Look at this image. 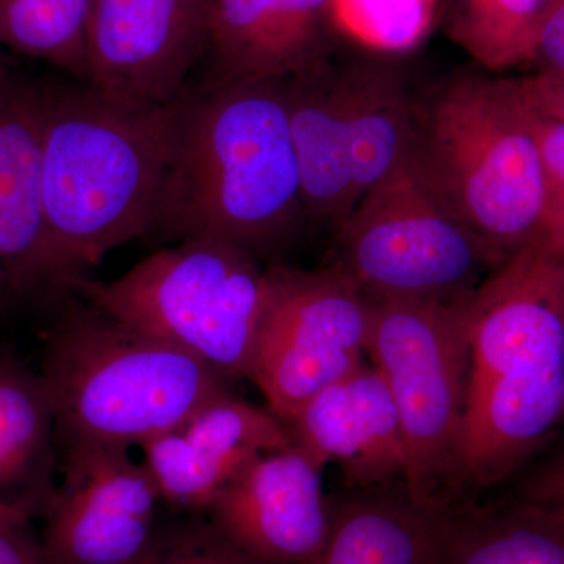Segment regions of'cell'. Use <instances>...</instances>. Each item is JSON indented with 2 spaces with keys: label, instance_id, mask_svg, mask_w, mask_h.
Segmentation results:
<instances>
[{
  "label": "cell",
  "instance_id": "6da1fadb",
  "mask_svg": "<svg viewBox=\"0 0 564 564\" xmlns=\"http://www.w3.org/2000/svg\"><path fill=\"white\" fill-rule=\"evenodd\" d=\"M469 372L456 502L503 484L564 423V259L544 236L466 300Z\"/></svg>",
  "mask_w": 564,
  "mask_h": 564
},
{
  "label": "cell",
  "instance_id": "7a4b0ae2",
  "mask_svg": "<svg viewBox=\"0 0 564 564\" xmlns=\"http://www.w3.org/2000/svg\"><path fill=\"white\" fill-rule=\"evenodd\" d=\"M41 88L46 292H65L122 243L151 231L177 99L150 104L80 85Z\"/></svg>",
  "mask_w": 564,
  "mask_h": 564
},
{
  "label": "cell",
  "instance_id": "3957f363",
  "mask_svg": "<svg viewBox=\"0 0 564 564\" xmlns=\"http://www.w3.org/2000/svg\"><path fill=\"white\" fill-rule=\"evenodd\" d=\"M306 218L282 79L185 91L150 232L258 254L288 242Z\"/></svg>",
  "mask_w": 564,
  "mask_h": 564
},
{
  "label": "cell",
  "instance_id": "277c9868",
  "mask_svg": "<svg viewBox=\"0 0 564 564\" xmlns=\"http://www.w3.org/2000/svg\"><path fill=\"white\" fill-rule=\"evenodd\" d=\"M84 302V300H82ZM41 377L54 413L57 464L129 451L184 425L229 381L173 345L87 303H68L44 337Z\"/></svg>",
  "mask_w": 564,
  "mask_h": 564
},
{
  "label": "cell",
  "instance_id": "5b68a950",
  "mask_svg": "<svg viewBox=\"0 0 564 564\" xmlns=\"http://www.w3.org/2000/svg\"><path fill=\"white\" fill-rule=\"evenodd\" d=\"M410 166L448 214L508 258L543 236L547 187L518 79L459 76L422 98Z\"/></svg>",
  "mask_w": 564,
  "mask_h": 564
},
{
  "label": "cell",
  "instance_id": "8992f818",
  "mask_svg": "<svg viewBox=\"0 0 564 564\" xmlns=\"http://www.w3.org/2000/svg\"><path fill=\"white\" fill-rule=\"evenodd\" d=\"M65 292L188 352L229 383L250 380L269 282L245 248L185 240L148 256L117 280L82 276Z\"/></svg>",
  "mask_w": 564,
  "mask_h": 564
},
{
  "label": "cell",
  "instance_id": "52a82bcc",
  "mask_svg": "<svg viewBox=\"0 0 564 564\" xmlns=\"http://www.w3.org/2000/svg\"><path fill=\"white\" fill-rule=\"evenodd\" d=\"M508 256L456 220L410 161L378 184L336 229L332 269L367 300L469 299Z\"/></svg>",
  "mask_w": 564,
  "mask_h": 564
},
{
  "label": "cell",
  "instance_id": "ba28073f",
  "mask_svg": "<svg viewBox=\"0 0 564 564\" xmlns=\"http://www.w3.org/2000/svg\"><path fill=\"white\" fill-rule=\"evenodd\" d=\"M366 355L402 429L404 484L422 499L452 496L469 372L466 300H370Z\"/></svg>",
  "mask_w": 564,
  "mask_h": 564
},
{
  "label": "cell",
  "instance_id": "9c48e42d",
  "mask_svg": "<svg viewBox=\"0 0 564 564\" xmlns=\"http://www.w3.org/2000/svg\"><path fill=\"white\" fill-rule=\"evenodd\" d=\"M267 282L250 380L285 425L367 361L370 303L329 265L315 272L269 267Z\"/></svg>",
  "mask_w": 564,
  "mask_h": 564
},
{
  "label": "cell",
  "instance_id": "30bf717a",
  "mask_svg": "<svg viewBox=\"0 0 564 564\" xmlns=\"http://www.w3.org/2000/svg\"><path fill=\"white\" fill-rule=\"evenodd\" d=\"M63 484L44 510V551L52 564H140L162 525L158 486L129 451L62 459Z\"/></svg>",
  "mask_w": 564,
  "mask_h": 564
},
{
  "label": "cell",
  "instance_id": "8fae6325",
  "mask_svg": "<svg viewBox=\"0 0 564 564\" xmlns=\"http://www.w3.org/2000/svg\"><path fill=\"white\" fill-rule=\"evenodd\" d=\"M212 0H91L88 84L131 101L173 104L206 52Z\"/></svg>",
  "mask_w": 564,
  "mask_h": 564
},
{
  "label": "cell",
  "instance_id": "7c38bea8",
  "mask_svg": "<svg viewBox=\"0 0 564 564\" xmlns=\"http://www.w3.org/2000/svg\"><path fill=\"white\" fill-rule=\"evenodd\" d=\"M322 473L296 445L258 456L215 496L207 522L262 564H315L329 532Z\"/></svg>",
  "mask_w": 564,
  "mask_h": 564
},
{
  "label": "cell",
  "instance_id": "4fadbf2b",
  "mask_svg": "<svg viewBox=\"0 0 564 564\" xmlns=\"http://www.w3.org/2000/svg\"><path fill=\"white\" fill-rule=\"evenodd\" d=\"M293 445L318 466L336 463L350 489L404 481L406 454L388 386L369 359L313 397L285 423Z\"/></svg>",
  "mask_w": 564,
  "mask_h": 564
},
{
  "label": "cell",
  "instance_id": "5bb4252c",
  "mask_svg": "<svg viewBox=\"0 0 564 564\" xmlns=\"http://www.w3.org/2000/svg\"><path fill=\"white\" fill-rule=\"evenodd\" d=\"M333 0H212L204 84L280 80L334 54Z\"/></svg>",
  "mask_w": 564,
  "mask_h": 564
},
{
  "label": "cell",
  "instance_id": "9a60e30c",
  "mask_svg": "<svg viewBox=\"0 0 564 564\" xmlns=\"http://www.w3.org/2000/svg\"><path fill=\"white\" fill-rule=\"evenodd\" d=\"M422 499L404 481L329 497V532L315 564H443L456 505Z\"/></svg>",
  "mask_w": 564,
  "mask_h": 564
},
{
  "label": "cell",
  "instance_id": "2e32d148",
  "mask_svg": "<svg viewBox=\"0 0 564 564\" xmlns=\"http://www.w3.org/2000/svg\"><path fill=\"white\" fill-rule=\"evenodd\" d=\"M40 162L41 88L13 79L0 95V302L46 292Z\"/></svg>",
  "mask_w": 564,
  "mask_h": 564
},
{
  "label": "cell",
  "instance_id": "e0dca14e",
  "mask_svg": "<svg viewBox=\"0 0 564 564\" xmlns=\"http://www.w3.org/2000/svg\"><path fill=\"white\" fill-rule=\"evenodd\" d=\"M307 218L337 229L356 207L348 159V62L334 54L282 79Z\"/></svg>",
  "mask_w": 564,
  "mask_h": 564
},
{
  "label": "cell",
  "instance_id": "ac0fdd59",
  "mask_svg": "<svg viewBox=\"0 0 564 564\" xmlns=\"http://www.w3.org/2000/svg\"><path fill=\"white\" fill-rule=\"evenodd\" d=\"M54 413L41 373L0 351V505L43 514L54 496Z\"/></svg>",
  "mask_w": 564,
  "mask_h": 564
},
{
  "label": "cell",
  "instance_id": "d6986e66",
  "mask_svg": "<svg viewBox=\"0 0 564 564\" xmlns=\"http://www.w3.org/2000/svg\"><path fill=\"white\" fill-rule=\"evenodd\" d=\"M421 99L392 66L348 62V159L356 206L410 161Z\"/></svg>",
  "mask_w": 564,
  "mask_h": 564
},
{
  "label": "cell",
  "instance_id": "ffe728a7",
  "mask_svg": "<svg viewBox=\"0 0 564 564\" xmlns=\"http://www.w3.org/2000/svg\"><path fill=\"white\" fill-rule=\"evenodd\" d=\"M443 564H564V507L463 500Z\"/></svg>",
  "mask_w": 564,
  "mask_h": 564
},
{
  "label": "cell",
  "instance_id": "44dd1931",
  "mask_svg": "<svg viewBox=\"0 0 564 564\" xmlns=\"http://www.w3.org/2000/svg\"><path fill=\"white\" fill-rule=\"evenodd\" d=\"M180 429L226 484L258 456L293 445L280 419L231 391L204 403Z\"/></svg>",
  "mask_w": 564,
  "mask_h": 564
},
{
  "label": "cell",
  "instance_id": "7402d4cb",
  "mask_svg": "<svg viewBox=\"0 0 564 564\" xmlns=\"http://www.w3.org/2000/svg\"><path fill=\"white\" fill-rule=\"evenodd\" d=\"M91 0H0V47L88 82Z\"/></svg>",
  "mask_w": 564,
  "mask_h": 564
},
{
  "label": "cell",
  "instance_id": "603a6c76",
  "mask_svg": "<svg viewBox=\"0 0 564 564\" xmlns=\"http://www.w3.org/2000/svg\"><path fill=\"white\" fill-rule=\"evenodd\" d=\"M545 0H452L448 35L481 68L500 73L534 63Z\"/></svg>",
  "mask_w": 564,
  "mask_h": 564
},
{
  "label": "cell",
  "instance_id": "cb8c5ba5",
  "mask_svg": "<svg viewBox=\"0 0 564 564\" xmlns=\"http://www.w3.org/2000/svg\"><path fill=\"white\" fill-rule=\"evenodd\" d=\"M140 447L162 502L173 510L204 513L226 485L181 429L158 434Z\"/></svg>",
  "mask_w": 564,
  "mask_h": 564
},
{
  "label": "cell",
  "instance_id": "d4e9b609",
  "mask_svg": "<svg viewBox=\"0 0 564 564\" xmlns=\"http://www.w3.org/2000/svg\"><path fill=\"white\" fill-rule=\"evenodd\" d=\"M434 0H333L337 33L348 32L377 46H403L421 35Z\"/></svg>",
  "mask_w": 564,
  "mask_h": 564
},
{
  "label": "cell",
  "instance_id": "484cf974",
  "mask_svg": "<svg viewBox=\"0 0 564 564\" xmlns=\"http://www.w3.org/2000/svg\"><path fill=\"white\" fill-rule=\"evenodd\" d=\"M140 564H262L245 554L207 521L163 527L158 543Z\"/></svg>",
  "mask_w": 564,
  "mask_h": 564
},
{
  "label": "cell",
  "instance_id": "4316f807",
  "mask_svg": "<svg viewBox=\"0 0 564 564\" xmlns=\"http://www.w3.org/2000/svg\"><path fill=\"white\" fill-rule=\"evenodd\" d=\"M529 107L534 140L543 163L551 215L564 210V120L534 109L530 102Z\"/></svg>",
  "mask_w": 564,
  "mask_h": 564
},
{
  "label": "cell",
  "instance_id": "83f0119b",
  "mask_svg": "<svg viewBox=\"0 0 564 564\" xmlns=\"http://www.w3.org/2000/svg\"><path fill=\"white\" fill-rule=\"evenodd\" d=\"M0 564H52L31 514L0 505Z\"/></svg>",
  "mask_w": 564,
  "mask_h": 564
},
{
  "label": "cell",
  "instance_id": "f1b7e54d",
  "mask_svg": "<svg viewBox=\"0 0 564 564\" xmlns=\"http://www.w3.org/2000/svg\"><path fill=\"white\" fill-rule=\"evenodd\" d=\"M534 63L540 70L564 79V0H545L534 44Z\"/></svg>",
  "mask_w": 564,
  "mask_h": 564
},
{
  "label": "cell",
  "instance_id": "f546056e",
  "mask_svg": "<svg viewBox=\"0 0 564 564\" xmlns=\"http://www.w3.org/2000/svg\"><path fill=\"white\" fill-rule=\"evenodd\" d=\"M521 497L534 502L564 507V444L525 478Z\"/></svg>",
  "mask_w": 564,
  "mask_h": 564
},
{
  "label": "cell",
  "instance_id": "4dcf8cb0",
  "mask_svg": "<svg viewBox=\"0 0 564 564\" xmlns=\"http://www.w3.org/2000/svg\"><path fill=\"white\" fill-rule=\"evenodd\" d=\"M519 88L534 109L564 120V79L554 74L538 70L519 77Z\"/></svg>",
  "mask_w": 564,
  "mask_h": 564
},
{
  "label": "cell",
  "instance_id": "1f68e13d",
  "mask_svg": "<svg viewBox=\"0 0 564 564\" xmlns=\"http://www.w3.org/2000/svg\"><path fill=\"white\" fill-rule=\"evenodd\" d=\"M543 236L564 259V210L549 215Z\"/></svg>",
  "mask_w": 564,
  "mask_h": 564
},
{
  "label": "cell",
  "instance_id": "d6a6232c",
  "mask_svg": "<svg viewBox=\"0 0 564 564\" xmlns=\"http://www.w3.org/2000/svg\"><path fill=\"white\" fill-rule=\"evenodd\" d=\"M11 82H13V77L7 68L6 58H3L2 51H0V95L9 88Z\"/></svg>",
  "mask_w": 564,
  "mask_h": 564
}]
</instances>
